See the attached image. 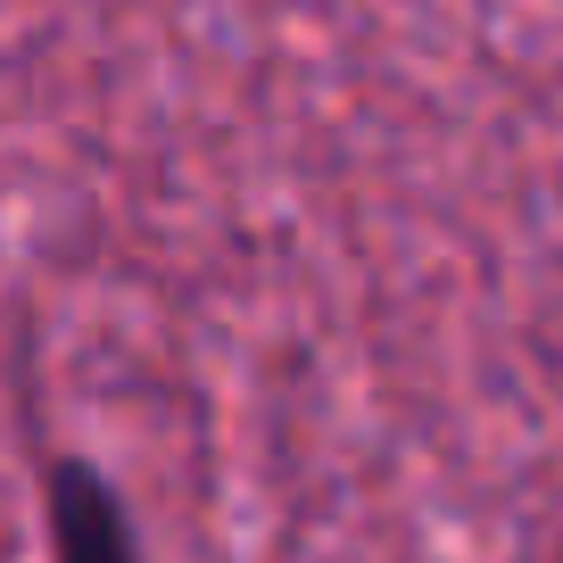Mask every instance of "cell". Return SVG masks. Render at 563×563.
I'll use <instances>...</instances> for the list:
<instances>
[{
	"label": "cell",
	"instance_id": "1",
	"mask_svg": "<svg viewBox=\"0 0 563 563\" xmlns=\"http://www.w3.org/2000/svg\"><path fill=\"white\" fill-rule=\"evenodd\" d=\"M42 522H51V563H141L117 489L84 456H58L42 473Z\"/></svg>",
	"mask_w": 563,
	"mask_h": 563
}]
</instances>
